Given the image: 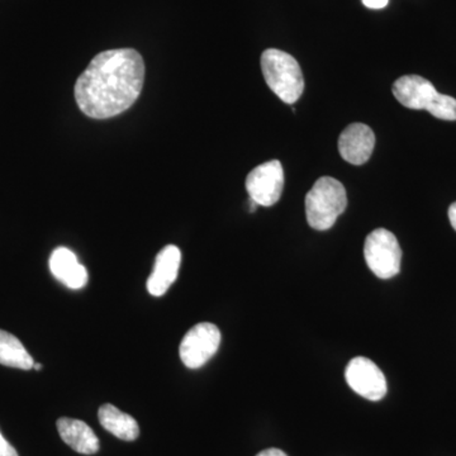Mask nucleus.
<instances>
[{"label": "nucleus", "mask_w": 456, "mask_h": 456, "mask_svg": "<svg viewBox=\"0 0 456 456\" xmlns=\"http://www.w3.org/2000/svg\"><path fill=\"white\" fill-rule=\"evenodd\" d=\"M143 80L145 62L136 50L104 51L77 77L75 101L90 118H112L134 106L140 97Z\"/></svg>", "instance_id": "nucleus-1"}, {"label": "nucleus", "mask_w": 456, "mask_h": 456, "mask_svg": "<svg viewBox=\"0 0 456 456\" xmlns=\"http://www.w3.org/2000/svg\"><path fill=\"white\" fill-rule=\"evenodd\" d=\"M264 79L284 103L293 104L305 90L301 66L289 53L277 49L265 50L261 55Z\"/></svg>", "instance_id": "nucleus-2"}, {"label": "nucleus", "mask_w": 456, "mask_h": 456, "mask_svg": "<svg viewBox=\"0 0 456 456\" xmlns=\"http://www.w3.org/2000/svg\"><path fill=\"white\" fill-rule=\"evenodd\" d=\"M347 207L346 191L338 180L323 176L305 197L308 224L317 231L330 230Z\"/></svg>", "instance_id": "nucleus-3"}, {"label": "nucleus", "mask_w": 456, "mask_h": 456, "mask_svg": "<svg viewBox=\"0 0 456 456\" xmlns=\"http://www.w3.org/2000/svg\"><path fill=\"white\" fill-rule=\"evenodd\" d=\"M369 269L380 279H391L401 270L402 250L397 237L386 228L369 233L364 244Z\"/></svg>", "instance_id": "nucleus-4"}, {"label": "nucleus", "mask_w": 456, "mask_h": 456, "mask_svg": "<svg viewBox=\"0 0 456 456\" xmlns=\"http://www.w3.org/2000/svg\"><path fill=\"white\" fill-rule=\"evenodd\" d=\"M220 344L221 332L217 326L209 322L198 323L180 342V359L189 369L202 368L217 353Z\"/></svg>", "instance_id": "nucleus-5"}, {"label": "nucleus", "mask_w": 456, "mask_h": 456, "mask_svg": "<svg viewBox=\"0 0 456 456\" xmlns=\"http://www.w3.org/2000/svg\"><path fill=\"white\" fill-rule=\"evenodd\" d=\"M246 189L250 200L257 206L277 204L284 189V170L281 161H268L251 170L246 178Z\"/></svg>", "instance_id": "nucleus-6"}, {"label": "nucleus", "mask_w": 456, "mask_h": 456, "mask_svg": "<svg viewBox=\"0 0 456 456\" xmlns=\"http://www.w3.org/2000/svg\"><path fill=\"white\" fill-rule=\"evenodd\" d=\"M345 379L354 392L369 401H380L388 391L386 375L375 362L364 356L351 360L345 370Z\"/></svg>", "instance_id": "nucleus-7"}, {"label": "nucleus", "mask_w": 456, "mask_h": 456, "mask_svg": "<svg viewBox=\"0 0 456 456\" xmlns=\"http://www.w3.org/2000/svg\"><path fill=\"white\" fill-rule=\"evenodd\" d=\"M393 95L395 99L410 110H430L439 92L435 89L431 82L419 75H406L399 77L393 84Z\"/></svg>", "instance_id": "nucleus-8"}, {"label": "nucleus", "mask_w": 456, "mask_h": 456, "mask_svg": "<svg viewBox=\"0 0 456 456\" xmlns=\"http://www.w3.org/2000/svg\"><path fill=\"white\" fill-rule=\"evenodd\" d=\"M375 134L364 123H353L342 131L338 151L345 161L353 165L367 163L373 154Z\"/></svg>", "instance_id": "nucleus-9"}, {"label": "nucleus", "mask_w": 456, "mask_h": 456, "mask_svg": "<svg viewBox=\"0 0 456 456\" xmlns=\"http://www.w3.org/2000/svg\"><path fill=\"white\" fill-rule=\"evenodd\" d=\"M180 263L182 253L179 248L174 245L165 246L156 256L154 270L147 279V290L151 296L161 297L167 292L171 284L178 278Z\"/></svg>", "instance_id": "nucleus-10"}, {"label": "nucleus", "mask_w": 456, "mask_h": 456, "mask_svg": "<svg viewBox=\"0 0 456 456\" xmlns=\"http://www.w3.org/2000/svg\"><path fill=\"white\" fill-rule=\"evenodd\" d=\"M49 264L53 277L70 289H80L88 283V272L79 263L77 255L69 248H59L53 250Z\"/></svg>", "instance_id": "nucleus-11"}, {"label": "nucleus", "mask_w": 456, "mask_h": 456, "mask_svg": "<svg viewBox=\"0 0 456 456\" xmlns=\"http://www.w3.org/2000/svg\"><path fill=\"white\" fill-rule=\"evenodd\" d=\"M57 431L66 445L83 455L97 454L101 444L90 426L80 419L61 417L57 419Z\"/></svg>", "instance_id": "nucleus-12"}, {"label": "nucleus", "mask_w": 456, "mask_h": 456, "mask_svg": "<svg viewBox=\"0 0 456 456\" xmlns=\"http://www.w3.org/2000/svg\"><path fill=\"white\" fill-rule=\"evenodd\" d=\"M98 419L101 425L117 439L134 441L139 437L140 428L136 419L113 404H103L99 408Z\"/></svg>", "instance_id": "nucleus-13"}, {"label": "nucleus", "mask_w": 456, "mask_h": 456, "mask_svg": "<svg viewBox=\"0 0 456 456\" xmlns=\"http://www.w3.org/2000/svg\"><path fill=\"white\" fill-rule=\"evenodd\" d=\"M0 364L22 370H29L35 365L22 342L16 336L3 330H0Z\"/></svg>", "instance_id": "nucleus-14"}, {"label": "nucleus", "mask_w": 456, "mask_h": 456, "mask_svg": "<svg viewBox=\"0 0 456 456\" xmlns=\"http://www.w3.org/2000/svg\"><path fill=\"white\" fill-rule=\"evenodd\" d=\"M428 113L443 121H456V99L439 93Z\"/></svg>", "instance_id": "nucleus-15"}, {"label": "nucleus", "mask_w": 456, "mask_h": 456, "mask_svg": "<svg viewBox=\"0 0 456 456\" xmlns=\"http://www.w3.org/2000/svg\"><path fill=\"white\" fill-rule=\"evenodd\" d=\"M0 456H20L17 450L3 436L2 432H0Z\"/></svg>", "instance_id": "nucleus-16"}, {"label": "nucleus", "mask_w": 456, "mask_h": 456, "mask_svg": "<svg viewBox=\"0 0 456 456\" xmlns=\"http://www.w3.org/2000/svg\"><path fill=\"white\" fill-rule=\"evenodd\" d=\"M365 7L370 9H383L388 5L389 0H362Z\"/></svg>", "instance_id": "nucleus-17"}, {"label": "nucleus", "mask_w": 456, "mask_h": 456, "mask_svg": "<svg viewBox=\"0 0 456 456\" xmlns=\"http://www.w3.org/2000/svg\"><path fill=\"white\" fill-rule=\"evenodd\" d=\"M256 456H288L284 452L279 449H266L259 452Z\"/></svg>", "instance_id": "nucleus-18"}, {"label": "nucleus", "mask_w": 456, "mask_h": 456, "mask_svg": "<svg viewBox=\"0 0 456 456\" xmlns=\"http://www.w3.org/2000/svg\"><path fill=\"white\" fill-rule=\"evenodd\" d=\"M449 220L452 228L456 231V202L452 203L449 208Z\"/></svg>", "instance_id": "nucleus-19"}, {"label": "nucleus", "mask_w": 456, "mask_h": 456, "mask_svg": "<svg viewBox=\"0 0 456 456\" xmlns=\"http://www.w3.org/2000/svg\"><path fill=\"white\" fill-rule=\"evenodd\" d=\"M33 369H35V370H42V364H35L33 365Z\"/></svg>", "instance_id": "nucleus-20"}]
</instances>
